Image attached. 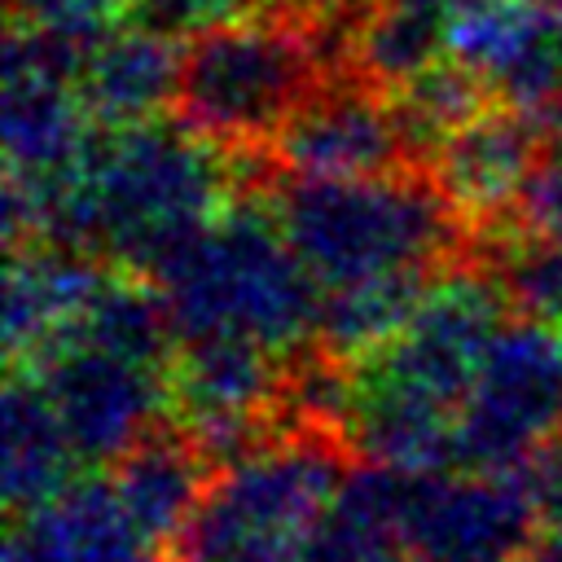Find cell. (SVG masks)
<instances>
[{"mask_svg": "<svg viewBox=\"0 0 562 562\" xmlns=\"http://www.w3.org/2000/svg\"><path fill=\"white\" fill-rule=\"evenodd\" d=\"M272 211L321 294L391 272H435L457 246V215L413 171L351 180L285 176Z\"/></svg>", "mask_w": 562, "mask_h": 562, "instance_id": "5", "label": "cell"}, {"mask_svg": "<svg viewBox=\"0 0 562 562\" xmlns=\"http://www.w3.org/2000/svg\"><path fill=\"white\" fill-rule=\"evenodd\" d=\"M544 505L527 465L426 470L404 483L413 562H522L540 540Z\"/></svg>", "mask_w": 562, "mask_h": 562, "instance_id": "8", "label": "cell"}, {"mask_svg": "<svg viewBox=\"0 0 562 562\" xmlns=\"http://www.w3.org/2000/svg\"><path fill=\"white\" fill-rule=\"evenodd\" d=\"M483 97H487V83L457 57H443L417 79H408L404 88H395L391 101L413 145V158H426L452 127L474 119L483 110Z\"/></svg>", "mask_w": 562, "mask_h": 562, "instance_id": "23", "label": "cell"}, {"mask_svg": "<svg viewBox=\"0 0 562 562\" xmlns=\"http://www.w3.org/2000/svg\"><path fill=\"white\" fill-rule=\"evenodd\" d=\"M522 562H562V540H558L553 531H549V536H540Z\"/></svg>", "mask_w": 562, "mask_h": 562, "instance_id": "30", "label": "cell"}, {"mask_svg": "<svg viewBox=\"0 0 562 562\" xmlns=\"http://www.w3.org/2000/svg\"><path fill=\"white\" fill-rule=\"evenodd\" d=\"M75 465L83 461L75 457L48 395L26 369H13L0 408V487L9 514L18 518L53 501L75 479Z\"/></svg>", "mask_w": 562, "mask_h": 562, "instance_id": "21", "label": "cell"}, {"mask_svg": "<svg viewBox=\"0 0 562 562\" xmlns=\"http://www.w3.org/2000/svg\"><path fill=\"white\" fill-rule=\"evenodd\" d=\"M290 356L250 338H184L171 360V422L220 465L272 435L290 404Z\"/></svg>", "mask_w": 562, "mask_h": 562, "instance_id": "10", "label": "cell"}, {"mask_svg": "<svg viewBox=\"0 0 562 562\" xmlns=\"http://www.w3.org/2000/svg\"><path fill=\"white\" fill-rule=\"evenodd\" d=\"M132 18L167 35H198L233 18V9L228 0H132Z\"/></svg>", "mask_w": 562, "mask_h": 562, "instance_id": "26", "label": "cell"}, {"mask_svg": "<svg viewBox=\"0 0 562 562\" xmlns=\"http://www.w3.org/2000/svg\"><path fill=\"white\" fill-rule=\"evenodd\" d=\"M4 562H44L40 553H35V544L26 540V531L13 522L9 527V540H4Z\"/></svg>", "mask_w": 562, "mask_h": 562, "instance_id": "28", "label": "cell"}, {"mask_svg": "<svg viewBox=\"0 0 562 562\" xmlns=\"http://www.w3.org/2000/svg\"><path fill=\"white\" fill-rule=\"evenodd\" d=\"M544 4H549V9H558V13H562V0H544Z\"/></svg>", "mask_w": 562, "mask_h": 562, "instance_id": "33", "label": "cell"}, {"mask_svg": "<svg viewBox=\"0 0 562 562\" xmlns=\"http://www.w3.org/2000/svg\"><path fill=\"white\" fill-rule=\"evenodd\" d=\"M241 154L189 123L92 132L83 154L44 184L4 176V241H66L105 263L158 277L228 202Z\"/></svg>", "mask_w": 562, "mask_h": 562, "instance_id": "1", "label": "cell"}, {"mask_svg": "<svg viewBox=\"0 0 562 562\" xmlns=\"http://www.w3.org/2000/svg\"><path fill=\"white\" fill-rule=\"evenodd\" d=\"M544 127H549V132H553V136L562 140V97H558V101L549 105V114H544Z\"/></svg>", "mask_w": 562, "mask_h": 562, "instance_id": "31", "label": "cell"}, {"mask_svg": "<svg viewBox=\"0 0 562 562\" xmlns=\"http://www.w3.org/2000/svg\"><path fill=\"white\" fill-rule=\"evenodd\" d=\"M351 443L329 426H290L211 470L171 540V562H299L303 544L351 474Z\"/></svg>", "mask_w": 562, "mask_h": 562, "instance_id": "4", "label": "cell"}, {"mask_svg": "<svg viewBox=\"0 0 562 562\" xmlns=\"http://www.w3.org/2000/svg\"><path fill=\"white\" fill-rule=\"evenodd\" d=\"M285 4H294V0H228L233 18H246V13H281ZM299 4H307V0H299Z\"/></svg>", "mask_w": 562, "mask_h": 562, "instance_id": "29", "label": "cell"}, {"mask_svg": "<svg viewBox=\"0 0 562 562\" xmlns=\"http://www.w3.org/2000/svg\"><path fill=\"white\" fill-rule=\"evenodd\" d=\"M272 162L285 176H391L408 171L413 145L395 114V101L360 75L325 79L272 140Z\"/></svg>", "mask_w": 562, "mask_h": 562, "instance_id": "12", "label": "cell"}, {"mask_svg": "<svg viewBox=\"0 0 562 562\" xmlns=\"http://www.w3.org/2000/svg\"><path fill=\"white\" fill-rule=\"evenodd\" d=\"M13 369H26L40 382L83 465L119 461L171 413V369L140 364L75 334Z\"/></svg>", "mask_w": 562, "mask_h": 562, "instance_id": "9", "label": "cell"}, {"mask_svg": "<svg viewBox=\"0 0 562 562\" xmlns=\"http://www.w3.org/2000/svg\"><path fill=\"white\" fill-rule=\"evenodd\" d=\"M44 562H162L110 479H70L53 501L18 514Z\"/></svg>", "mask_w": 562, "mask_h": 562, "instance_id": "17", "label": "cell"}, {"mask_svg": "<svg viewBox=\"0 0 562 562\" xmlns=\"http://www.w3.org/2000/svg\"><path fill=\"white\" fill-rule=\"evenodd\" d=\"M404 483L408 470L378 461L356 465L316 518L299 562H413L404 540Z\"/></svg>", "mask_w": 562, "mask_h": 562, "instance_id": "19", "label": "cell"}, {"mask_svg": "<svg viewBox=\"0 0 562 562\" xmlns=\"http://www.w3.org/2000/svg\"><path fill=\"white\" fill-rule=\"evenodd\" d=\"M211 470L215 461L180 426H158L114 461L110 483L127 505V514L140 522V531L154 544L171 549V540L198 509Z\"/></svg>", "mask_w": 562, "mask_h": 562, "instance_id": "18", "label": "cell"}, {"mask_svg": "<svg viewBox=\"0 0 562 562\" xmlns=\"http://www.w3.org/2000/svg\"><path fill=\"white\" fill-rule=\"evenodd\" d=\"M435 272H391V277H369L356 285L325 290L321 316H316V347L338 360H356L382 347L417 312Z\"/></svg>", "mask_w": 562, "mask_h": 562, "instance_id": "22", "label": "cell"}, {"mask_svg": "<svg viewBox=\"0 0 562 562\" xmlns=\"http://www.w3.org/2000/svg\"><path fill=\"white\" fill-rule=\"evenodd\" d=\"M509 294L487 268L443 263L395 338L347 360L342 439L391 470H452L457 413L501 334Z\"/></svg>", "mask_w": 562, "mask_h": 562, "instance_id": "2", "label": "cell"}, {"mask_svg": "<svg viewBox=\"0 0 562 562\" xmlns=\"http://www.w3.org/2000/svg\"><path fill=\"white\" fill-rule=\"evenodd\" d=\"M549 522H553V536H558V540H562V509H558V514H553V518H549Z\"/></svg>", "mask_w": 562, "mask_h": 562, "instance_id": "32", "label": "cell"}, {"mask_svg": "<svg viewBox=\"0 0 562 562\" xmlns=\"http://www.w3.org/2000/svg\"><path fill=\"white\" fill-rule=\"evenodd\" d=\"M562 439V334L518 316L492 338L457 413V465L514 470Z\"/></svg>", "mask_w": 562, "mask_h": 562, "instance_id": "7", "label": "cell"}, {"mask_svg": "<svg viewBox=\"0 0 562 562\" xmlns=\"http://www.w3.org/2000/svg\"><path fill=\"white\" fill-rule=\"evenodd\" d=\"M422 162L426 180L457 220L492 228L501 215L522 206L544 162V136L536 127V114L496 101L452 127Z\"/></svg>", "mask_w": 562, "mask_h": 562, "instance_id": "13", "label": "cell"}, {"mask_svg": "<svg viewBox=\"0 0 562 562\" xmlns=\"http://www.w3.org/2000/svg\"><path fill=\"white\" fill-rule=\"evenodd\" d=\"M105 281L101 255L66 241H26L4 268V347L13 364H31L53 347Z\"/></svg>", "mask_w": 562, "mask_h": 562, "instance_id": "15", "label": "cell"}, {"mask_svg": "<svg viewBox=\"0 0 562 562\" xmlns=\"http://www.w3.org/2000/svg\"><path fill=\"white\" fill-rule=\"evenodd\" d=\"M452 57L536 119L562 97V13L544 0H457Z\"/></svg>", "mask_w": 562, "mask_h": 562, "instance_id": "14", "label": "cell"}, {"mask_svg": "<svg viewBox=\"0 0 562 562\" xmlns=\"http://www.w3.org/2000/svg\"><path fill=\"white\" fill-rule=\"evenodd\" d=\"M457 0H364L347 35V70L382 92L452 57Z\"/></svg>", "mask_w": 562, "mask_h": 562, "instance_id": "20", "label": "cell"}, {"mask_svg": "<svg viewBox=\"0 0 562 562\" xmlns=\"http://www.w3.org/2000/svg\"><path fill=\"white\" fill-rule=\"evenodd\" d=\"M83 53L13 22L4 40V92L0 136L4 176L18 184H44L66 171L92 140L97 119L79 97Z\"/></svg>", "mask_w": 562, "mask_h": 562, "instance_id": "11", "label": "cell"}, {"mask_svg": "<svg viewBox=\"0 0 562 562\" xmlns=\"http://www.w3.org/2000/svg\"><path fill=\"white\" fill-rule=\"evenodd\" d=\"M518 215H522V228L527 233H540V237L562 241V158H544L540 162V171H536V180H531Z\"/></svg>", "mask_w": 562, "mask_h": 562, "instance_id": "27", "label": "cell"}, {"mask_svg": "<svg viewBox=\"0 0 562 562\" xmlns=\"http://www.w3.org/2000/svg\"><path fill=\"white\" fill-rule=\"evenodd\" d=\"M127 13L132 0H13V22L75 53H88L97 40H105Z\"/></svg>", "mask_w": 562, "mask_h": 562, "instance_id": "25", "label": "cell"}, {"mask_svg": "<svg viewBox=\"0 0 562 562\" xmlns=\"http://www.w3.org/2000/svg\"><path fill=\"white\" fill-rule=\"evenodd\" d=\"M184 338H250L281 356L316 342L321 290L299 263L272 206L228 202L158 277Z\"/></svg>", "mask_w": 562, "mask_h": 562, "instance_id": "3", "label": "cell"}, {"mask_svg": "<svg viewBox=\"0 0 562 562\" xmlns=\"http://www.w3.org/2000/svg\"><path fill=\"white\" fill-rule=\"evenodd\" d=\"M496 281L505 285L509 307H518L522 316L562 325V241L540 233L518 237L501 255Z\"/></svg>", "mask_w": 562, "mask_h": 562, "instance_id": "24", "label": "cell"}, {"mask_svg": "<svg viewBox=\"0 0 562 562\" xmlns=\"http://www.w3.org/2000/svg\"><path fill=\"white\" fill-rule=\"evenodd\" d=\"M184 48L145 22L114 26L79 61V97L97 127H132L176 105Z\"/></svg>", "mask_w": 562, "mask_h": 562, "instance_id": "16", "label": "cell"}, {"mask_svg": "<svg viewBox=\"0 0 562 562\" xmlns=\"http://www.w3.org/2000/svg\"><path fill=\"white\" fill-rule=\"evenodd\" d=\"M321 83L316 18L246 13L189 35L176 110L215 145L255 154L277 140Z\"/></svg>", "mask_w": 562, "mask_h": 562, "instance_id": "6", "label": "cell"}]
</instances>
